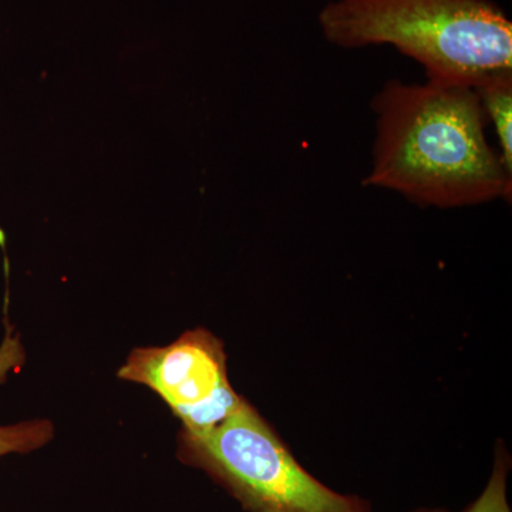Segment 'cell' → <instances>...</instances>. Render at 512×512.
<instances>
[{
	"instance_id": "obj_1",
	"label": "cell",
	"mask_w": 512,
	"mask_h": 512,
	"mask_svg": "<svg viewBox=\"0 0 512 512\" xmlns=\"http://www.w3.org/2000/svg\"><path fill=\"white\" fill-rule=\"evenodd\" d=\"M370 107L376 138L365 187L397 192L421 207L511 201L512 174L485 136L473 86L389 80Z\"/></svg>"
},
{
	"instance_id": "obj_2",
	"label": "cell",
	"mask_w": 512,
	"mask_h": 512,
	"mask_svg": "<svg viewBox=\"0 0 512 512\" xmlns=\"http://www.w3.org/2000/svg\"><path fill=\"white\" fill-rule=\"evenodd\" d=\"M318 22L332 45L396 47L430 80L478 87L512 73V22L493 0H333Z\"/></svg>"
},
{
	"instance_id": "obj_3",
	"label": "cell",
	"mask_w": 512,
	"mask_h": 512,
	"mask_svg": "<svg viewBox=\"0 0 512 512\" xmlns=\"http://www.w3.org/2000/svg\"><path fill=\"white\" fill-rule=\"evenodd\" d=\"M178 456L248 512H372L367 501L338 493L308 473L248 402L214 429L183 430Z\"/></svg>"
},
{
	"instance_id": "obj_4",
	"label": "cell",
	"mask_w": 512,
	"mask_h": 512,
	"mask_svg": "<svg viewBox=\"0 0 512 512\" xmlns=\"http://www.w3.org/2000/svg\"><path fill=\"white\" fill-rule=\"evenodd\" d=\"M119 377L157 393L188 433L220 426L247 402L229 383L221 340L204 329L188 330L167 346L133 350Z\"/></svg>"
},
{
	"instance_id": "obj_5",
	"label": "cell",
	"mask_w": 512,
	"mask_h": 512,
	"mask_svg": "<svg viewBox=\"0 0 512 512\" xmlns=\"http://www.w3.org/2000/svg\"><path fill=\"white\" fill-rule=\"evenodd\" d=\"M474 89L487 123L494 126L498 156L512 174V73L494 77Z\"/></svg>"
},
{
	"instance_id": "obj_6",
	"label": "cell",
	"mask_w": 512,
	"mask_h": 512,
	"mask_svg": "<svg viewBox=\"0 0 512 512\" xmlns=\"http://www.w3.org/2000/svg\"><path fill=\"white\" fill-rule=\"evenodd\" d=\"M0 369H2V363H0ZM53 436H55V430L49 420L0 424V457L32 453L45 447Z\"/></svg>"
},
{
	"instance_id": "obj_7",
	"label": "cell",
	"mask_w": 512,
	"mask_h": 512,
	"mask_svg": "<svg viewBox=\"0 0 512 512\" xmlns=\"http://www.w3.org/2000/svg\"><path fill=\"white\" fill-rule=\"evenodd\" d=\"M508 473H510V458L503 447H498L493 471L484 490L461 512H511L510 503H508Z\"/></svg>"
},
{
	"instance_id": "obj_8",
	"label": "cell",
	"mask_w": 512,
	"mask_h": 512,
	"mask_svg": "<svg viewBox=\"0 0 512 512\" xmlns=\"http://www.w3.org/2000/svg\"><path fill=\"white\" fill-rule=\"evenodd\" d=\"M413 512H447V511L441 510V508H420V510H416Z\"/></svg>"
}]
</instances>
